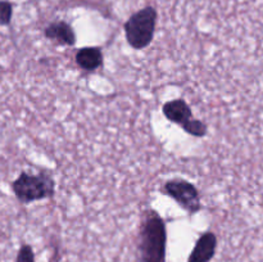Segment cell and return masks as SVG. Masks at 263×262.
<instances>
[{
  "mask_svg": "<svg viewBox=\"0 0 263 262\" xmlns=\"http://www.w3.org/2000/svg\"><path fill=\"white\" fill-rule=\"evenodd\" d=\"M166 249V228L154 211L148 212L141 231V252L144 262H163Z\"/></svg>",
  "mask_w": 263,
  "mask_h": 262,
  "instance_id": "cell-1",
  "label": "cell"
},
{
  "mask_svg": "<svg viewBox=\"0 0 263 262\" xmlns=\"http://www.w3.org/2000/svg\"><path fill=\"white\" fill-rule=\"evenodd\" d=\"M102 51L98 48H84L77 51L76 54L77 64L86 71L97 69L102 64Z\"/></svg>",
  "mask_w": 263,
  "mask_h": 262,
  "instance_id": "cell-8",
  "label": "cell"
},
{
  "mask_svg": "<svg viewBox=\"0 0 263 262\" xmlns=\"http://www.w3.org/2000/svg\"><path fill=\"white\" fill-rule=\"evenodd\" d=\"M182 127L185 128V131L194 136H203L207 131V127L203 122H200L199 120H189L185 125H182Z\"/></svg>",
  "mask_w": 263,
  "mask_h": 262,
  "instance_id": "cell-9",
  "label": "cell"
},
{
  "mask_svg": "<svg viewBox=\"0 0 263 262\" xmlns=\"http://www.w3.org/2000/svg\"><path fill=\"white\" fill-rule=\"evenodd\" d=\"M45 36L50 40L58 41L59 44L73 45L76 41V35L69 25L66 22H55L45 30Z\"/></svg>",
  "mask_w": 263,
  "mask_h": 262,
  "instance_id": "cell-7",
  "label": "cell"
},
{
  "mask_svg": "<svg viewBox=\"0 0 263 262\" xmlns=\"http://www.w3.org/2000/svg\"><path fill=\"white\" fill-rule=\"evenodd\" d=\"M17 262H35L33 261V253L31 247L23 246L22 248H21L17 257Z\"/></svg>",
  "mask_w": 263,
  "mask_h": 262,
  "instance_id": "cell-10",
  "label": "cell"
},
{
  "mask_svg": "<svg viewBox=\"0 0 263 262\" xmlns=\"http://www.w3.org/2000/svg\"><path fill=\"white\" fill-rule=\"evenodd\" d=\"M163 113L170 121L179 125H185L189 120H192V110L189 105L181 99L171 100L163 105Z\"/></svg>",
  "mask_w": 263,
  "mask_h": 262,
  "instance_id": "cell-6",
  "label": "cell"
},
{
  "mask_svg": "<svg viewBox=\"0 0 263 262\" xmlns=\"http://www.w3.org/2000/svg\"><path fill=\"white\" fill-rule=\"evenodd\" d=\"M164 192L190 213L199 211L200 198L197 188L185 180H171L164 185Z\"/></svg>",
  "mask_w": 263,
  "mask_h": 262,
  "instance_id": "cell-4",
  "label": "cell"
},
{
  "mask_svg": "<svg viewBox=\"0 0 263 262\" xmlns=\"http://www.w3.org/2000/svg\"><path fill=\"white\" fill-rule=\"evenodd\" d=\"M216 249V236L212 233H205L198 240L189 262H210Z\"/></svg>",
  "mask_w": 263,
  "mask_h": 262,
  "instance_id": "cell-5",
  "label": "cell"
},
{
  "mask_svg": "<svg viewBox=\"0 0 263 262\" xmlns=\"http://www.w3.org/2000/svg\"><path fill=\"white\" fill-rule=\"evenodd\" d=\"M157 13L146 7L131 15L125 25L126 39L134 49H144L151 44L156 28Z\"/></svg>",
  "mask_w": 263,
  "mask_h": 262,
  "instance_id": "cell-2",
  "label": "cell"
},
{
  "mask_svg": "<svg viewBox=\"0 0 263 262\" xmlns=\"http://www.w3.org/2000/svg\"><path fill=\"white\" fill-rule=\"evenodd\" d=\"M13 192L21 202L30 203L53 195L54 181L46 175H30L23 172L13 182Z\"/></svg>",
  "mask_w": 263,
  "mask_h": 262,
  "instance_id": "cell-3",
  "label": "cell"
}]
</instances>
